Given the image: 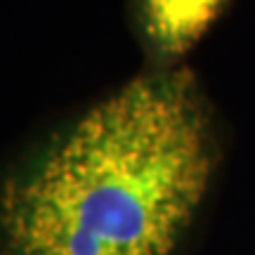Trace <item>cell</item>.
I'll return each instance as SVG.
<instances>
[{
  "label": "cell",
  "mask_w": 255,
  "mask_h": 255,
  "mask_svg": "<svg viewBox=\"0 0 255 255\" xmlns=\"http://www.w3.org/2000/svg\"><path fill=\"white\" fill-rule=\"evenodd\" d=\"M215 163L194 78L139 76L0 177V255H175Z\"/></svg>",
  "instance_id": "obj_1"
},
{
  "label": "cell",
  "mask_w": 255,
  "mask_h": 255,
  "mask_svg": "<svg viewBox=\"0 0 255 255\" xmlns=\"http://www.w3.org/2000/svg\"><path fill=\"white\" fill-rule=\"evenodd\" d=\"M227 0H142L146 38L163 55H182L215 21Z\"/></svg>",
  "instance_id": "obj_2"
}]
</instances>
